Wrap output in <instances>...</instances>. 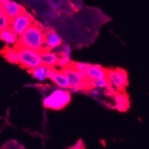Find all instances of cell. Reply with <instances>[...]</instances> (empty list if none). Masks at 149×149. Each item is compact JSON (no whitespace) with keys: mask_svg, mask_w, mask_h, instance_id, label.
I'll use <instances>...</instances> for the list:
<instances>
[{"mask_svg":"<svg viewBox=\"0 0 149 149\" xmlns=\"http://www.w3.org/2000/svg\"><path fill=\"white\" fill-rule=\"evenodd\" d=\"M62 70L68 77L70 84V89L73 91L80 90V84L83 79L87 77V74L80 72L75 70L70 64L65 68H63Z\"/></svg>","mask_w":149,"mask_h":149,"instance_id":"6","label":"cell"},{"mask_svg":"<svg viewBox=\"0 0 149 149\" xmlns=\"http://www.w3.org/2000/svg\"><path fill=\"white\" fill-rule=\"evenodd\" d=\"M4 57L12 64H19L18 52L16 48H5L3 52Z\"/></svg>","mask_w":149,"mask_h":149,"instance_id":"15","label":"cell"},{"mask_svg":"<svg viewBox=\"0 0 149 149\" xmlns=\"http://www.w3.org/2000/svg\"><path fill=\"white\" fill-rule=\"evenodd\" d=\"M10 20L5 13H0V32L10 27Z\"/></svg>","mask_w":149,"mask_h":149,"instance_id":"17","label":"cell"},{"mask_svg":"<svg viewBox=\"0 0 149 149\" xmlns=\"http://www.w3.org/2000/svg\"><path fill=\"white\" fill-rule=\"evenodd\" d=\"M107 70L100 65H91V67L87 72V77L92 80L106 78Z\"/></svg>","mask_w":149,"mask_h":149,"instance_id":"12","label":"cell"},{"mask_svg":"<svg viewBox=\"0 0 149 149\" xmlns=\"http://www.w3.org/2000/svg\"><path fill=\"white\" fill-rule=\"evenodd\" d=\"M85 147H84V144L82 143V141L81 139H79L78 142H77V144L75 146H74L73 147L70 148V149H84Z\"/></svg>","mask_w":149,"mask_h":149,"instance_id":"21","label":"cell"},{"mask_svg":"<svg viewBox=\"0 0 149 149\" xmlns=\"http://www.w3.org/2000/svg\"><path fill=\"white\" fill-rule=\"evenodd\" d=\"M45 32L40 25L33 23L22 35L16 46H20L33 51L40 52L45 48Z\"/></svg>","mask_w":149,"mask_h":149,"instance_id":"1","label":"cell"},{"mask_svg":"<svg viewBox=\"0 0 149 149\" xmlns=\"http://www.w3.org/2000/svg\"><path fill=\"white\" fill-rule=\"evenodd\" d=\"M40 59L42 65L47 66L48 68H54L57 66L59 56L55 52L51 51L49 49H44L40 52Z\"/></svg>","mask_w":149,"mask_h":149,"instance_id":"8","label":"cell"},{"mask_svg":"<svg viewBox=\"0 0 149 149\" xmlns=\"http://www.w3.org/2000/svg\"><path fill=\"white\" fill-rule=\"evenodd\" d=\"M50 79L52 80L56 85H58L60 88L68 89L70 88V82H69L68 77H66V75L62 70H55V71H54Z\"/></svg>","mask_w":149,"mask_h":149,"instance_id":"9","label":"cell"},{"mask_svg":"<svg viewBox=\"0 0 149 149\" xmlns=\"http://www.w3.org/2000/svg\"><path fill=\"white\" fill-rule=\"evenodd\" d=\"M116 100V108L120 111H125L129 107V100L124 93L119 92L115 96Z\"/></svg>","mask_w":149,"mask_h":149,"instance_id":"14","label":"cell"},{"mask_svg":"<svg viewBox=\"0 0 149 149\" xmlns=\"http://www.w3.org/2000/svg\"><path fill=\"white\" fill-rule=\"evenodd\" d=\"M9 2H10V0H0V5L5 8L7 5L9 3Z\"/></svg>","mask_w":149,"mask_h":149,"instance_id":"22","label":"cell"},{"mask_svg":"<svg viewBox=\"0 0 149 149\" xmlns=\"http://www.w3.org/2000/svg\"><path fill=\"white\" fill-rule=\"evenodd\" d=\"M34 22L31 16H30L26 12H24L10 20V28H11L14 32L20 36Z\"/></svg>","mask_w":149,"mask_h":149,"instance_id":"5","label":"cell"},{"mask_svg":"<svg viewBox=\"0 0 149 149\" xmlns=\"http://www.w3.org/2000/svg\"><path fill=\"white\" fill-rule=\"evenodd\" d=\"M106 78L110 86L115 88L118 92L123 93L128 85V74L126 71L121 68L107 70Z\"/></svg>","mask_w":149,"mask_h":149,"instance_id":"4","label":"cell"},{"mask_svg":"<svg viewBox=\"0 0 149 149\" xmlns=\"http://www.w3.org/2000/svg\"><path fill=\"white\" fill-rule=\"evenodd\" d=\"M98 89L99 88H96L92 91V94L93 95H98L99 93H100V90H98Z\"/></svg>","mask_w":149,"mask_h":149,"instance_id":"23","label":"cell"},{"mask_svg":"<svg viewBox=\"0 0 149 149\" xmlns=\"http://www.w3.org/2000/svg\"><path fill=\"white\" fill-rule=\"evenodd\" d=\"M0 40L8 45H17L19 40V36L9 27L0 32Z\"/></svg>","mask_w":149,"mask_h":149,"instance_id":"11","label":"cell"},{"mask_svg":"<svg viewBox=\"0 0 149 149\" xmlns=\"http://www.w3.org/2000/svg\"><path fill=\"white\" fill-rule=\"evenodd\" d=\"M62 44V38L56 32L53 30L45 32V48L46 49L53 50L59 48Z\"/></svg>","mask_w":149,"mask_h":149,"instance_id":"7","label":"cell"},{"mask_svg":"<svg viewBox=\"0 0 149 149\" xmlns=\"http://www.w3.org/2000/svg\"><path fill=\"white\" fill-rule=\"evenodd\" d=\"M71 100L70 92L63 89H56L51 92L43 100V105L49 109L59 110L64 108Z\"/></svg>","mask_w":149,"mask_h":149,"instance_id":"2","label":"cell"},{"mask_svg":"<svg viewBox=\"0 0 149 149\" xmlns=\"http://www.w3.org/2000/svg\"><path fill=\"white\" fill-rule=\"evenodd\" d=\"M59 56H66V57H70V54H71V49H70V46L68 45L60 46V51L58 53Z\"/></svg>","mask_w":149,"mask_h":149,"instance_id":"19","label":"cell"},{"mask_svg":"<svg viewBox=\"0 0 149 149\" xmlns=\"http://www.w3.org/2000/svg\"><path fill=\"white\" fill-rule=\"evenodd\" d=\"M15 48L18 52L19 64L24 68L31 70L42 65L40 52L20 46H16Z\"/></svg>","mask_w":149,"mask_h":149,"instance_id":"3","label":"cell"},{"mask_svg":"<svg viewBox=\"0 0 149 149\" xmlns=\"http://www.w3.org/2000/svg\"><path fill=\"white\" fill-rule=\"evenodd\" d=\"M48 68V67L47 66L41 65L30 70V73L35 79L40 81V82H44L48 79V77H47Z\"/></svg>","mask_w":149,"mask_h":149,"instance_id":"13","label":"cell"},{"mask_svg":"<svg viewBox=\"0 0 149 149\" xmlns=\"http://www.w3.org/2000/svg\"><path fill=\"white\" fill-rule=\"evenodd\" d=\"M70 65L72 66L75 70L80 71V72L86 73V74L91 67L90 64L85 63V62H71Z\"/></svg>","mask_w":149,"mask_h":149,"instance_id":"16","label":"cell"},{"mask_svg":"<svg viewBox=\"0 0 149 149\" xmlns=\"http://www.w3.org/2000/svg\"><path fill=\"white\" fill-rule=\"evenodd\" d=\"M110 86V84L107 78L104 79H97V80H93V88H108Z\"/></svg>","mask_w":149,"mask_h":149,"instance_id":"18","label":"cell"},{"mask_svg":"<svg viewBox=\"0 0 149 149\" xmlns=\"http://www.w3.org/2000/svg\"><path fill=\"white\" fill-rule=\"evenodd\" d=\"M24 12H25V10L23 7L14 1H10L5 8V13L10 20H12Z\"/></svg>","mask_w":149,"mask_h":149,"instance_id":"10","label":"cell"},{"mask_svg":"<svg viewBox=\"0 0 149 149\" xmlns=\"http://www.w3.org/2000/svg\"><path fill=\"white\" fill-rule=\"evenodd\" d=\"M58 56H59V55H58ZM70 63H71V62H70V58L66 57V56H59V60H58L57 66L63 68H65L67 67V66H68Z\"/></svg>","mask_w":149,"mask_h":149,"instance_id":"20","label":"cell"}]
</instances>
